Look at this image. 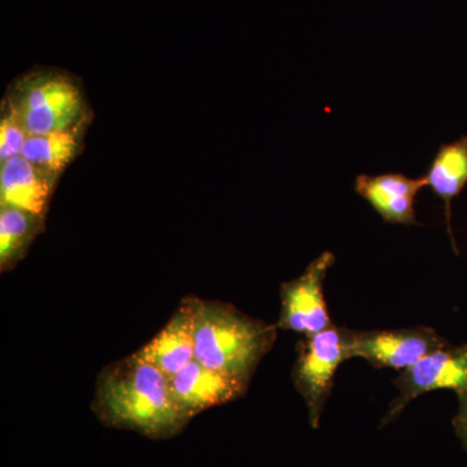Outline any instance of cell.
Wrapping results in <instances>:
<instances>
[{
    "instance_id": "cell-1",
    "label": "cell",
    "mask_w": 467,
    "mask_h": 467,
    "mask_svg": "<svg viewBox=\"0 0 467 467\" xmlns=\"http://www.w3.org/2000/svg\"><path fill=\"white\" fill-rule=\"evenodd\" d=\"M92 410L104 425L150 439H169L190 422L175 404L165 376L135 352L98 377Z\"/></svg>"
},
{
    "instance_id": "cell-2",
    "label": "cell",
    "mask_w": 467,
    "mask_h": 467,
    "mask_svg": "<svg viewBox=\"0 0 467 467\" xmlns=\"http://www.w3.org/2000/svg\"><path fill=\"white\" fill-rule=\"evenodd\" d=\"M276 328V325L248 317L227 304L201 300L195 359L204 367L250 382L261 358L275 343Z\"/></svg>"
},
{
    "instance_id": "cell-3",
    "label": "cell",
    "mask_w": 467,
    "mask_h": 467,
    "mask_svg": "<svg viewBox=\"0 0 467 467\" xmlns=\"http://www.w3.org/2000/svg\"><path fill=\"white\" fill-rule=\"evenodd\" d=\"M349 331L331 326L312 337H304L297 346L294 383L303 396L313 429L321 425L326 401L333 389L335 374L350 359Z\"/></svg>"
},
{
    "instance_id": "cell-4",
    "label": "cell",
    "mask_w": 467,
    "mask_h": 467,
    "mask_svg": "<svg viewBox=\"0 0 467 467\" xmlns=\"http://www.w3.org/2000/svg\"><path fill=\"white\" fill-rule=\"evenodd\" d=\"M12 106L29 135L70 130L84 112L81 91L67 78L57 76L30 79Z\"/></svg>"
},
{
    "instance_id": "cell-5",
    "label": "cell",
    "mask_w": 467,
    "mask_h": 467,
    "mask_svg": "<svg viewBox=\"0 0 467 467\" xmlns=\"http://www.w3.org/2000/svg\"><path fill=\"white\" fill-rule=\"evenodd\" d=\"M398 396L389 404L379 427L393 422L411 401L427 392L451 389L467 393V346L448 347L434 350L416 365L402 370L396 378Z\"/></svg>"
},
{
    "instance_id": "cell-6",
    "label": "cell",
    "mask_w": 467,
    "mask_h": 467,
    "mask_svg": "<svg viewBox=\"0 0 467 467\" xmlns=\"http://www.w3.org/2000/svg\"><path fill=\"white\" fill-rule=\"evenodd\" d=\"M334 264V254L326 251L309 264L303 275L282 285V309L276 327L312 337L334 326L324 295L326 275Z\"/></svg>"
},
{
    "instance_id": "cell-7",
    "label": "cell",
    "mask_w": 467,
    "mask_h": 467,
    "mask_svg": "<svg viewBox=\"0 0 467 467\" xmlns=\"http://www.w3.org/2000/svg\"><path fill=\"white\" fill-rule=\"evenodd\" d=\"M444 346V339L429 327L349 331L350 358L365 359L378 368L407 370Z\"/></svg>"
},
{
    "instance_id": "cell-8",
    "label": "cell",
    "mask_w": 467,
    "mask_h": 467,
    "mask_svg": "<svg viewBox=\"0 0 467 467\" xmlns=\"http://www.w3.org/2000/svg\"><path fill=\"white\" fill-rule=\"evenodd\" d=\"M175 404L192 420L202 411L241 398L248 380L213 370L196 359L169 378Z\"/></svg>"
},
{
    "instance_id": "cell-9",
    "label": "cell",
    "mask_w": 467,
    "mask_h": 467,
    "mask_svg": "<svg viewBox=\"0 0 467 467\" xmlns=\"http://www.w3.org/2000/svg\"><path fill=\"white\" fill-rule=\"evenodd\" d=\"M201 300L189 297L173 317L143 348L140 356L171 378L195 359L196 319Z\"/></svg>"
},
{
    "instance_id": "cell-10",
    "label": "cell",
    "mask_w": 467,
    "mask_h": 467,
    "mask_svg": "<svg viewBox=\"0 0 467 467\" xmlns=\"http://www.w3.org/2000/svg\"><path fill=\"white\" fill-rule=\"evenodd\" d=\"M426 187L425 177L409 178L401 173L359 174L355 190L374 208L384 223L418 225L414 202Z\"/></svg>"
},
{
    "instance_id": "cell-11",
    "label": "cell",
    "mask_w": 467,
    "mask_h": 467,
    "mask_svg": "<svg viewBox=\"0 0 467 467\" xmlns=\"http://www.w3.org/2000/svg\"><path fill=\"white\" fill-rule=\"evenodd\" d=\"M57 175L15 156L0 167V207H12L42 216Z\"/></svg>"
},
{
    "instance_id": "cell-12",
    "label": "cell",
    "mask_w": 467,
    "mask_h": 467,
    "mask_svg": "<svg viewBox=\"0 0 467 467\" xmlns=\"http://www.w3.org/2000/svg\"><path fill=\"white\" fill-rule=\"evenodd\" d=\"M423 177L426 187H430L444 202L448 233L456 247L451 234V207L453 199L462 192L467 184V137L460 138L456 142L442 144Z\"/></svg>"
},
{
    "instance_id": "cell-13",
    "label": "cell",
    "mask_w": 467,
    "mask_h": 467,
    "mask_svg": "<svg viewBox=\"0 0 467 467\" xmlns=\"http://www.w3.org/2000/svg\"><path fill=\"white\" fill-rule=\"evenodd\" d=\"M42 216L12 207L0 208V269L8 272L23 259L42 229Z\"/></svg>"
},
{
    "instance_id": "cell-14",
    "label": "cell",
    "mask_w": 467,
    "mask_h": 467,
    "mask_svg": "<svg viewBox=\"0 0 467 467\" xmlns=\"http://www.w3.org/2000/svg\"><path fill=\"white\" fill-rule=\"evenodd\" d=\"M78 150L75 129L46 135H29L20 156L36 167L57 175L72 161Z\"/></svg>"
},
{
    "instance_id": "cell-15",
    "label": "cell",
    "mask_w": 467,
    "mask_h": 467,
    "mask_svg": "<svg viewBox=\"0 0 467 467\" xmlns=\"http://www.w3.org/2000/svg\"><path fill=\"white\" fill-rule=\"evenodd\" d=\"M27 137L29 134L15 107L12 103L5 104L0 121V161L5 162L20 155Z\"/></svg>"
},
{
    "instance_id": "cell-16",
    "label": "cell",
    "mask_w": 467,
    "mask_h": 467,
    "mask_svg": "<svg viewBox=\"0 0 467 467\" xmlns=\"http://www.w3.org/2000/svg\"><path fill=\"white\" fill-rule=\"evenodd\" d=\"M459 411L453 418V427L456 435L459 436L463 448L467 451V393L459 395Z\"/></svg>"
}]
</instances>
